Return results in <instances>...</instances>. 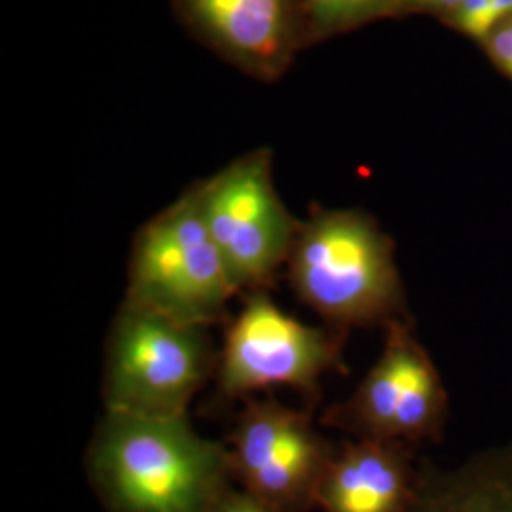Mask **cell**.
Returning a JSON list of instances; mask_svg holds the SVG:
<instances>
[{"mask_svg": "<svg viewBox=\"0 0 512 512\" xmlns=\"http://www.w3.org/2000/svg\"><path fill=\"white\" fill-rule=\"evenodd\" d=\"M418 486L406 444L357 439L330 459L315 492L325 512H410Z\"/></svg>", "mask_w": 512, "mask_h": 512, "instance_id": "9c48e42d", "label": "cell"}, {"mask_svg": "<svg viewBox=\"0 0 512 512\" xmlns=\"http://www.w3.org/2000/svg\"><path fill=\"white\" fill-rule=\"evenodd\" d=\"M239 488L283 512L315 507V492L334 458L308 412L275 399H247L230 437Z\"/></svg>", "mask_w": 512, "mask_h": 512, "instance_id": "ba28073f", "label": "cell"}, {"mask_svg": "<svg viewBox=\"0 0 512 512\" xmlns=\"http://www.w3.org/2000/svg\"><path fill=\"white\" fill-rule=\"evenodd\" d=\"M192 192L238 293L270 291L300 230L275 192L270 154H247Z\"/></svg>", "mask_w": 512, "mask_h": 512, "instance_id": "8992f818", "label": "cell"}, {"mask_svg": "<svg viewBox=\"0 0 512 512\" xmlns=\"http://www.w3.org/2000/svg\"><path fill=\"white\" fill-rule=\"evenodd\" d=\"M88 471L110 512H207L232 476L230 448L203 439L188 416L105 412Z\"/></svg>", "mask_w": 512, "mask_h": 512, "instance_id": "6da1fadb", "label": "cell"}, {"mask_svg": "<svg viewBox=\"0 0 512 512\" xmlns=\"http://www.w3.org/2000/svg\"><path fill=\"white\" fill-rule=\"evenodd\" d=\"M511 27H512V19H511Z\"/></svg>", "mask_w": 512, "mask_h": 512, "instance_id": "e0dca14e", "label": "cell"}, {"mask_svg": "<svg viewBox=\"0 0 512 512\" xmlns=\"http://www.w3.org/2000/svg\"><path fill=\"white\" fill-rule=\"evenodd\" d=\"M385 0H306L311 16L325 27L353 23L376 12Z\"/></svg>", "mask_w": 512, "mask_h": 512, "instance_id": "7c38bea8", "label": "cell"}, {"mask_svg": "<svg viewBox=\"0 0 512 512\" xmlns=\"http://www.w3.org/2000/svg\"><path fill=\"white\" fill-rule=\"evenodd\" d=\"M236 294L192 190L135 236L126 302L181 323L211 327L226 315Z\"/></svg>", "mask_w": 512, "mask_h": 512, "instance_id": "277c9868", "label": "cell"}, {"mask_svg": "<svg viewBox=\"0 0 512 512\" xmlns=\"http://www.w3.org/2000/svg\"><path fill=\"white\" fill-rule=\"evenodd\" d=\"M346 336V330L298 321L268 291L243 294V306L230 321L219 353V393L243 399L272 387H291L317 397L321 380L346 366Z\"/></svg>", "mask_w": 512, "mask_h": 512, "instance_id": "5b68a950", "label": "cell"}, {"mask_svg": "<svg viewBox=\"0 0 512 512\" xmlns=\"http://www.w3.org/2000/svg\"><path fill=\"white\" fill-rule=\"evenodd\" d=\"M217 363L209 327L181 323L124 300L105 346V408L143 418L188 416Z\"/></svg>", "mask_w": 512, "mask_h": 512, "instance_id": "3957f363", "label": "cell"}, {"mask_svg": "<svg viewBox=\"0 0 512 512\" xmlns=\"http://www.w3.org/2000/svg\"><path fill=\"white\" fill-rule=\"evenodd\" d=\"M207 512H283L272 505L260 501L255 495L245 492L243 488L234 490L228 486L222 494L213 501Z\"/></svg>", "mask_w": 512, "mask_h": 512, "instance_id": "4fadbf2b", "label": "cell"}, {"mask_svg": "<svg viewBox=\"0 0 512 512\" xmlns=\"http://www.w3.org/2000/svg\"><path fill=\"white\" fill-rule=\"evenodd\" d=\"M492 0H461L456 14L459 29L475 38L486 37V16Z\"/></svg>", "mask_w": 512, "mask_h": 512, "instance_id": "5bb4252c", "label": "cell"}, {"mask_svg": "<svg viewBox=\"0 0 512 512\" xmlns=\"http://www.w3.org/2000/svg\"><path fill=\"white\" fill-rule=\"evenodd\" d=\"M203 31L258 73H275L293 48L289 0H181Z\"/></svg>", "mask_w": 512, "mask_h": 512, "instance_id": "30bf717a", "label": "cell"}, {"mask_svg": "<svg viewBox=\"0 0 512 512\" xmlns=\"http://www.w3.org/2000/svg\"><path fill=\"white\" fill-rule=\"evenodd\" d=\"M410 512H512V461L418 488Z\"/></svg>", "mask_w": 512, "mask_h": 512, "instance_id": "8fae6325", "label": "cell"}, {"mask_svg": "<svg viewBox=\"0 0 512 512\" xmlns=\"http://www.w3.org/2000/svg\"><path fill=\"white\" fill-rule=\"evenodd\" d=\"M509 18H512V0H492L486 16V37L494 33L499 23Z\"/></svg>", "mask_w": 512, "mask_h": 512, "instance_id": "2e32d148", "label": "cell"}, {"mask_svg": "<svg viewBox=\"0 0 512 512\" xmlns=\"http://www.w3.org/2000/svg\"><path fill=\"white\" fill-rule=\"evenodd\" d=\"M384 349L344 403L323 423L355 439L416 444L435 439L444 427L448 395L427 349L408 321L385 327Z\"/></svg>", "mask_w": 512, "mask_h": 512, "instance_id": "52a82bcc", "label": "cell"}, {"mask_svg": "<svg viewBox=\"0 0 512 512\" xmlns=\"http://www.w3.org/2000/svg\"><path fill=\"white\" fill-rule=\"evenodd\" d=\"M490 54L495 63L512 78V27L511 23L499 27L490 35Z\"/></svg>", "mask_w": 512, "mask_h": 512, "instance_id": "9a60e30c", "label": "cell"}, {"mask_svg": "<svg viewBox=\"0 0 512 512\" xmlns=\"http://www.w3.org/2000/svg\"><path fill=\"white\" fill-rule=\"evenodd\" d=\"M287 275L294 294L334 329L406 321L393 243L363 213L321 211L300 224Z\"/></svg>", "mask_w": 512, "mask_h": 512, "instance_id": "7a4b0ae2", "label": "cell"}]
</instances>
